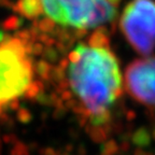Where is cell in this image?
Returning <instances> with one entry per match:
<instances>
[{
    "label": "cell",
    "instance_id": "1",
    "mask_svg": "<svg viewBox=\"0 0 155 155\" xmlns=\"http://www.w3.org/2000/svg\"><path fill=\"white\" fill-rule=\"evenodd\" d=\"M124 90L119 59L104 37L80 42L64 61L61 102L95 135L111 126Z\"/></svg>",
    "mask_w": 155,
    "mask_h": 155
},
{
    "label": "cell",
    "instance_id": "2",
    "mask_svg": "<svg viewBox=\"0 0 155 155\" xmlns=\"http://www.w3.org/2000/svg\"><path fill=\"white\" fill-rule=\"evenodd\" d=\"M38 73L31 48L24 38L0 41V117L38 92Z\"/></svg>",
    "mask_w": 155,
    "mask_h": 155
},
{
    "label": "cell",
    "instance_id": "3",
    "mask_svg": "<svg viewBox=\"0 0 155 155\" xmlns=\"http://www.w3.org/2000/svg\"><path fill=\"white\" fill-rule=\"evenodd\" d=\"M119 0H26L25 8L57 25L88 30L109 23L117 14Z\"/></svg>",
    "mask_w": 155,
    "mask_h": 155
},
{
    "label": "cell",
    "instance_id": "4",
    "mask_svg": "<svg viewBox=\"0 0 155 155\" xmlns=\"http://www.w3.org/2000/svg\"><path fill=\"white\" fill-rule=\"evenodd\" d=\"M120 26L136 52L150 56L155 50V0H131L122 12Z\"/></svg>",
    "mask_w": 155,
    "mask_h": 155
},
{
    "label": "cell",
    "instance_id": "5",
    "mask_svg": "<svg viewBox=\"0 0 155 155\" xmlns=\"http://www.w3.org/2000/svg\"><path fill=\"white\" fill-rule=\"evenodd\" d=\"M124 88L138 104L155 108V56H144L127 66Z\"/></svg>",
    "mask_w": 155,
    "mask_h": 155
}]
</instances>
